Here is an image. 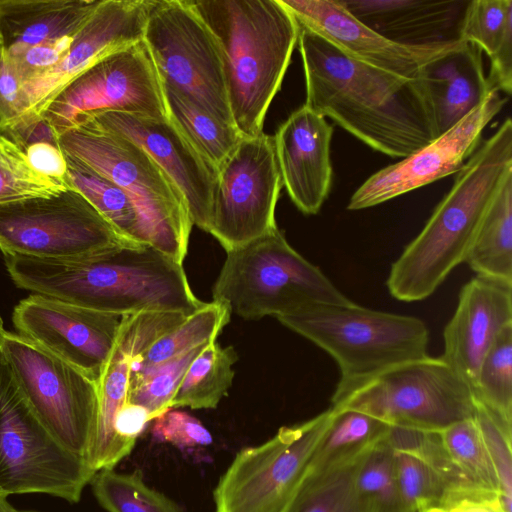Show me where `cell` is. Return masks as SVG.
I'll list each match as a JSON object with an SVG mask.
<instances>
[{"instance_id": "obj_31", "label": "cell", "mask_w": 512, "mask_h": 512, "mask_svg": "<svg viewBox=\"0 0 512 512\" xmlns=\"http://www.w3.org/2000/svg\"><path fill=\"white\" fill-rule=\"evenodd\" d=\"M66 160L65 183L81 193L122 237L150 246L147 229L131 196L87 166Z\"/></svg>"}, {"instance_id": "obj_17", "label": "cell", "mask_w": 512, "mask_h": 512, "mask_svg": "<svg viewBox=\"0 0 512 512\" xmlns=\"http://www.w3.org/2000/svg\"><path fill=\"white\" fill-rule=\"evenodd\" d=\"M149 9V0H101L73 36L65 58L22 84L24 113L20 124L12 130L41 120L59 92L89 67L141 42Z\"/></svg>"}, {"instance_id": "obj_51", "label": "cell", "mask_w": 512, "mask_h": 512, "mask_svg": "<svg viewBox=\"0 0 512 512\" xmlns=\"http://www.w3.org/2000/svg\"><path fill=\"white\" fill-rule=\"evenodd\" d=\"M3 45H4V40H3L2 33L0 31V46H3Z\"/></svg>"}, {"instance_id": "obj_26", "label": "cell", "mask_w": 512, "mask_h": 512, "mask_svg": "<svg viewBox=\"0 0 512 512\" xmlns=\"http://www.w3.org/2000/svg\"><path fill=\"white\" fill-rule=\"evenodd\" d=\"M101 0H0V31L7 51L72 37Z\"/></svg>"}, {"instance_id": "obj_30", "label": "cell", "mask_w": 512, "mask_h": 512, "mask_svg": "<svg viewBox=\"0 0 512 512\" xmlns=\"http://www.w3.org/2000/svg\"><path fill=\"white\" fill-rule=\"evenodd\" d=\"M465 262L476 275L512 284V176L487 211Z\"/></svg>"}, {"instance_id": "obj_23", "label": "cell", "mask_w": 512, "mask_h": 512, "mask_svg": "<svg viewBox=\"0 0 512 512\" xmlns=\"http://www.w3.org/2000/svg\"><path fill=\"white\" fill-rule=\"evenodd\" d=\"M512 325V284L476 275L460 290L444 328L440 356L474 387L480 364L497 336Z\"/></svg>"}, {"instance_id": "obj_13", "label": "cell", "mask_w": 512, "mask_h": 512, "mask_svg": "<svg viewBox=\"0 0 512 512\" xmlns=\"http://www.w3.org/2000/svg\"><path fill=\"white\" fill-rule=\"evenodd\" d=\"M0 352L42 424L64 448L87 460L98 416L96 383L15 333L4 332Z\"/></svg>"}, {"instance_id": "obj_8", "label": "cell", "mask_w": 512, "mask_h": 512, "mask_svg": "<svg viewBox=\"0 0 512 512\" xmlns=\"http://www.w3.org/2000/svg\"><path fill=\"white\" fill-rule=\"evenodd\" d=\"M331 407L368 414L390 427L439 432L473 417L471 386L441 357L397 364L361 381Z\"/></svg>"}, {"instance_id": "obj_15", "label": "cell", "mask_w": 512, "mask_h": 512, "mask_svg": "<svg viewBox=\"0 0 512 512\" xmlns=\"http://www.w3.org/2000/svg\"><path fill=\"white\" fill-rule=\"evenodd\" d=\"M102 111L167 118L162 84L143 40L77 76L52 100L43 119L57 138L79 117Z\"/></svg>"}, {"instance_id": "obj_9", "label": "cell", "mask_w": 512, "mask_h": 512, "mask_svg": "<svg viewBox=\"0 0 512 512\" xmlns=\"http://www.w3.org/2000/svg\"><path fill=\"white\" fill-rule=\"evenodd\" d=\"M95 473L34 414L0 352V494L41 493L75 504Z\"/></svg>"}, {"instance_id": "obj_25", "label": "cell", "mask_w": 512, "mask_h": 512, "mask_svg": "<svg viewBox=\"0 0 512 512\" xmlns=\"http://www.w3.org/2000/svg\"><path fill=\"white\" fill-rule=\"evenodd\" d=\"M360 22L403 45L421 46L459 40L468 1L340 0Z\"/></svg>"}, {"instance_id": "obj_2", "label": "cell", "mask_w": 512, "mask_h": 512, "mask_svg": "<svg viewBox=\"0 0 512 512\" xmlns=\"http://www.w3.org/2000/svg\"><path fill=\"white\" fill-rule=\"evenodd\" d=\"M3 257L17 287L96 311L189 316L204 305L191 290L182 263L147 245H125L71 260Z\"/></svg>"}, {"instance_id": "obj_18", "label": "cell", "mask_w": 512, "mask_h": 512, "mask_svg": "<svg viewBox=\"0 0 512 512\" xmlns=\"http://www.w3.org/2000/svg\"><path fill=\"white\" fill-rule=\"evenodd\" d=\"M506 100L494 91L429 144L371 175L353 193L347 209L370 208L457 173L478 148L483 130Z\"/></svg>"}, {"instance_id": "obj_21", "label": "cell", "mask_w": 512, "mask_h": 512, "mask_svg": "<svg viewBox=\"0 0 512 512\" xmlns=\"http://www.w3.org/2000/svg\"><path fill=\"white\" fill-rule=\"evenodd\" d=\"M297 22L352 58L407 79H418L431 60L460 40L431 45H403L378 34L356 19L340 0H281Z\"/></svg>"}, {"instance_id": "obj_34", "label": "cell", "mask_w": 512, "mask_h": 512, "mask_svg": "<svg viewBox=\"0 0 512 512\" xmlns=\"http://www.w3.org/2000/svg\"><path fill=\"white\" fill-rule=\"evenodd\" d=\"M438 437L451 465L465 480L499 493L497 473L474 416L439 431Z\"/></svg>"}, {"instance_id": "obj_45", "label": "cell", "mask_w": 512, "mask_h": 512, "mask_svg": "<svg viewBox=\"0 0 512 512\" xmlns=\"http://www.w3.org/2000/svg\"><path fill=\"white\" fill-rule=\"evenodd\" d=\"M22 83L11 66L4 46H0V132L5 133L22 120Z\"/></svg>"}, {"instance_id": "obj_14", "label": "cell", "mask_w": 512, "mask_h": 512, "mask_svg": "<svg viewBox=\"0 0 512 512\" xmlns=\"http://www.w3.org/2000/svg\"><path fill=\"white\" fill-rule=\"evenodd\" d=\"M282 186L273 137H243L217 170L208 233L229 251L274 230Z\"/></svg>"}, {"instance_id": "obj_44", "label": "cell", "mask_w": 512, "mask_h": 512, "mask_svg": "<svg viewBox=\"0 0 512 512\" xmlns=\"http://www.w3.org/2000/svg\"><path fill=\"white\" fill-rule=\"evenodd\" d=\"M417 512H507L500 494L477 486L446 489Z\"/></svg>"}, {"instance_id": "obj_49", "label": "cell", "mask_w": 512, "mask_h": 512, "mask_svg": "<svg viewBox=\"0 0 512 512\" xmlns=\"http://www.w3.org/2000/svg\"><path fill=\"white\" fill-rule=\"evenodd\" d=\"M5 330H4V327H3V321H2V318L0 317V340L2 338V335L4 334Z\"/></svg>"}, {"instance_id": "obj_22", "label": "cell", "mask_w": 512, "mask_h": 512, "mask_svg": "<svg viewBox=\"0 0 512 512\" xmlns=\"http://www.w3.org/2000/svg\"><path fill=\"white\" fill-rule=\"evenodd\" d=\"M332 135L326 118L304 104L273 136L282 184L303 214H317L330 193Z\"/></svg>"}, {"instance_id": "obj_27", "label": "cell", "mask_w": 512, "mask_h": 512, "mask_svg": "<svg viewBox=\"0 0 512 512\" xmlns=\"http://www.w3.org/2000/svg\"><path fill=\"white\" fill-rule=\"evenodd\" d=\"M459 40L477 46L490 59L487 79L499 91H512V0L468 1Z\"/></svg>"}, {"instance_id": "obj_48", "label": "cell", "mask_w": 512, "mask_h": 512, "mask_svg": "<svg viewBox=\"0 0 512 512\" xmlns=\"http://www.w3.org/2000/svg\"><path fill=\"white\" fill-rule=\"evenodd\" d=\"M15 510L9 503L7 496L0 494V512H15Z\"/></svg>"}, {"instance_id": "obj_10", "label": "cell", "mask_w": 512, "mask_h": 512, "mask_svg": "<svg viewBox=\"0 0 512 512\" xmlns=\"http://www.w3.org/2000/svg\"><path fill=\"white\" fill-rule=\"evenodd\" d=\"M334 416L332 407L281 427L262 444L241 449L213 492L215 512H283L310 469Z\"/></svg>"}, {"instance_id": "obj_4", "label": "cell", "mask_w": 512, "mask_h": 512, "mask_svg": "<svg viewBox=\"0 0 512 512\" xmlns=\"http://www.w3.org/2000/svg\"><path fill=\"white\" fill-rule=\"evenodd\" d=\"M220 46L234 125L244 137L263 132L281 88L299 24L281 0H187Z\"/></svg>"}, {"instance_id": "obj_42", "label": "cell", "mask_w": 512, "mask_h": 512, "mask_svg": "<svg viewBox=\"0 0 512 512\" xmlns=\"http://www.w3.org/2000/svg\"><path fill=\"white\" fill-rule=\"evenodd\" d=\"M153 421L151 434L157 443H169L183 449L207 446L213 441L209 430L187 412L170 409Z\"/></svg>"}, {"instance_id": "obj_19", "label": "cell", "mask_w": 512, "mask_h": 512, "mask_svg": "<svg viewBox=\"0 0 512 512\" xmlns=\"http://www.w3.org/2000/svg\"><path fill=\"white\" fill-rule=\"evenodd\" d=\"M79 124L118 133L143 148L182 193L193 225L208 232L217 172L168 117L102 111L79 117L73 127Z\"/></svg>"}, {"instance_id": "obj_1", "label": "cell", "mask_w": 512, "mask_h": 512, "mask_svg": "<svg viewBox=\"0 0 512 512\" xmlns=\"http://www.w3.org/2000/svg\"><path fill=\"white\" fill-rule=\"evenodd\" d=\"M299 24V23H298ZM305 105L383 154L405 158L437 138L417 79L350 57L299 24Z\"/></svg>"}, {"instance_id": "obj_36", "label": "cell", "mask_w": 512, "mask_h": 512, "mask_svg": "<svg viewBox=\"0 0 512 512\" xmlns=\"http://www.w3.org/2000/svg\"><path fill=\"white\" fill-rule=\"evenodd\" d=\"M208 343L153 367L131 370L127 402L144 407L152 420L172 409L186 371Z\"/></svg>"}, {"instance_id": "obj_46", "label": "cell", "mask_w": 512, "mask_h": 512, "mask_svg": "<svg viewBox=\"0 0 512 512\" xmlns=\"http://www.w3.org/2000/svg\"><path fill=\"white\" fill-rule=\"evenodd\" d=\"M31 166L40 174L65 183L67 160L57 145L41 142L25 149Z\"/></svg>"}, {"instance_id": "obj_11", "label": "cell", "mask_w": 512, "mask_h": 512, "mask_svg": "<svg viewBox=\"0 0 512 512\" xmlns=\"http://www.w3.org/2000/svg\"><path fill=\"white\" fill-rule=\"evenodd\" d=\"M143 41L161 84L234 125L220 46L187 0H152Z\"/></svg>"}, {"instance_id": "obj_16", "label": "cell", "mask_w": 512, "mask_h": 512, "mask_svg": "<svg viewBox=\"0 0 512 512\" xmlns=\"http://www.w3.org/2000/svg\"><path fill=\"white\" fill-rule=\"evenodd\" d=\"M122 316L31 294L14 308L17 334L79 370L96 385L114 349Z\"/></svg>"}, {"instance_id": "obj_29", "label": "cell", "mask_w": 512, "mask_h": 512, "mask_svg": "<svg viewBox=\"0 0 512 512\" xmlns=\"http://www.w3.org/2000/svg\"><path fill=\"white\" fill-rule=\"evenodd\" d=\"M167 117L217 172L244 137L179 91L162 84Z\"/></svg>"}, {"instance_id": "obj_28", "label": "cell", "mask_w": 512, "mask_h": 512, "mask_svg": "<svg viewBox=\"0 0 512 512\" xmlns=\"http://www.w3.org/2000/svg\"><path fill=\"white\" fill-rule=\"evenodd\" d=\"M371 448L325 465L310 466L283 512H379L356 484L360 463Z\"/></svg>"}, {"instance_id": "obj_33", "label": "cell", "mask_w": 512, "mask_h": 512, "mask_svg": "<svg viewBox=\"0 0 512 512\" xmlns=\"http://www.w3.org/2000/svg\"><path fill=\"white\" fill-rule=\"evenodd\" d=\"M231 313L226 305L212 301L188 316L182 323L158 338L132 363L140 370L166 362L201 344L216 340L229 323Z\"/></svg>"}, {"instance_id": "obj_3", "label": "cell", "mask_w": 512, "mask_h": 512, "mask_svg": "<svg viewBox=\"0 0 512 512\" xmlns=\"http://www.w3.org/2000/svg\"><path fill=\"white\" fill-rule=\"evenodd\" d=\"M449 192L391 265L389 293L402 302L432 295L466 261L480 225L512 176V121L507 117L456 173Z\"/></svg>"}, {"instance_id": "obj_5", "label": "cell", "mask_w": 512, "mask_h": 512, "mask_svg": "<svg viewBox=\"0 0 512 512\" xmlns=\"http://www.w3.org/2000/svg\"><path fill=\"white\" fill-rule=\"evenodd\" d=\"M326 351L341 377L331 399L397 364L427 356L429 333L414 316L351 305H312L276 317Z\"/></svg>"}, {"instance_id": "obj_47", "label": "cell", "mask_w": 512, "mask_h": 512, "mask_svg": "<svg viewBox=\"0 0 512 512\" xmlns=\"http://www.w3.org/2000/svg\"><path fill=\"white\" fill-rule=\"evenodd\" d=\"M150 421L151 416L144 407L127 402L116 415L114 430L119 439L135 446Z\"/></svg>"}, {"instance_id": "obj_6", "label": "cell", "mask_w": 512, "mask_h": 512, "mask_svg": "<svg viewBox=\"0 0 512 512\" xmlns=\"http://www.w3.org/2000/svg\"><path fill=\"white\" fill-rule=\"evenodd\" d=\"M212 296L244 319L278 317L312 305L354 303L292 248L278 227L226 251Z\"/></svg>"}, {"instance_id": "obj_35", "label": "cell", "mask_w": 512, "mask_h": 512, "mask_svg": "<svg viewBox=\"0 0 512 512\" xmlns=\"http://www.w3.org/2000/svg\"><path fill=\"white\" fill-rule=\"evenodd\" d=\"M98 503L108 512H182L175 502L150 488L139 472L97 471L90 481Z\"/></svg>"}, {"instance_id": "obj_50", "label": "cell", "mask_w": 512, "mask_h": 512, "mask_svg": "<svg viewBox=\"0 0 512 512\" xmlns=\"http://www.w3.org/2000/svg\"><path fill=\"white\" fill-rule=\"evenodd\" d=\"M15 512H40V511H36V510H18V509H16Z\"/></svg>"}, {"instance_id": "obj_43", "label": "cell", "mask_w": 512, "mask_h": 512, "mask_svg": "<svg viewBox=\"0 0 512 512\" xmlns=\"http://www.w3.org/2000/svg\"><path fill=\"white\" fill-rule=\"evenodd\" d=\"M72 39L73 36L63 37L16 51L6 50L9 62L21 83L34 79L58 65L68 54Z\"/></svg>"}, {"instance_id": "obj_20", "label": "cell", "mask_w": 512, "mask_h": 512, "mask_svg": "<svg viewBox=\"0 0 512 512\" xmlns=\"http://www.w3.org/2000/svg\"><path fill=\"white\" fill-rule=\"evenodd\" d=\"M187 317L182 312L157 311L122 316L114 349L97 384V424L87 455L95 472L114 469L134 448L119 439L114 430L116 415L127 403L133 361Z\"/></svg>"}, {"instance_id": "obj_12", "label": "cell", "mask_w": 512, "mask_h": 512, "mask_svg": "<svg viewBox=\"0 0 512 512\" xmlns=\"http://www.w3.org/2000/svg\"><path fill=\"white\" fill-rule=\"evenodd\" d=\"M69 187V186H68ZM125 245L122 237L77 190L0 205L3 254L71 260Z\"/></svg>"}, {"instance_id": "obj_38", "label": "cell", "mask_w": 512, "mask_h": 512, "mask_svg": "<svg viewBox=\"0 0 512 512\" xmlns=\"http://www.w3.org/2000/svg\"><path fill=\"white\" fill-rule=\"evenodd\" d=\"M333 409V419L311 466L325 465L359 454L374 446L386 435L390 427L357 410Z\"/></svg>"}, {"instance_id": "obj_24", "label": "cell", "mask_w": 512, "mask_h": 512, "mask_svg": "<svg viewBox=\"0 0 512 512\" xmlns=\"http://www.w3.org/2000/svg\"><path fill=\"white\" fill-rule=\"evenodd\" d=\"M482 53L477 46L460 41L421 69L417 80L437 137L497 91L485 75Z\"/></svg>"}, {"instance_id": "obj_39", "label": "cell", "mask_w": 512, "mask_h": 512, "mask_svg": "<svg viewBox=\"0 0 512 512\" xmlns=\"http://www.w3.org/2000/svg\"><path fill=\"white\" fill-rule=\"evenodd\" d=\"M68 185L38 173L25 150L0 132V205L59 194Z\"/></svg>"}, {"instance_id": "obj_40", "label": "cell", "mask_w": 512, "mask_h": 512, "mask_svg": "<svg viewBox=\"0 0 512 512\" xmlns=\"http://www.w3.org/2000/svg\"><path fill=\"white\" fill-rule=\"evenodd\" d=\"M356 484L360 493L368 498L379 512H405L388 432L362 459L356 475Z\"/></svg>"}, {"instance_id": "obj_7", "label": "cell", "mask_w": 512, "mask_h": 512, "mask_svg": "<svg viewBox=\"0 0 512 512\" xmlns=\"http://www.w3.org/2000/svg\"><path fill=\"white\" fill-rule=\"evenodd\" d=\"M66 158L122 188L134 200L150 246L183 263L193 222L185 199L153 158L132 140L79 124L56 138Z\"/></svg>"}, {"instance_id": "obj_32", "label": "cell", "mask_w": 512, "mask_h": 512, "mask_svg": "<svg viewBox=\"0 0 512 512\" xmlns=\"http://www.w3.org/2000/svg\"><path fill=\"white\" fill-rule=\"evenodd\" d=\"M238 360L232 346L222 347L216 340L208 343L186 371L172 401V409L216 408L232 386Z\"/></svg>"}, {"instance_id": "obj_41", "label": "cell", "mask_w": 512, "mask_h": 512, "mask_svg": "<svg viewBox=\"0 0 512 512\" xmlns=\"http://www.w3.org/2000/svg\"><path fill=\"white\" fill-rule=\"evenodd\" d=\"M474 417L483 433L497 473L502 504L507 512H511L512 426L505 424L476 399Z\"/></svg>"}, {"instance_id": "obj_37", "label": "cell", "mask_w": 512, "mask_h": 512, "mask_svg": "<svg viewBox=\"0 0 512 512\" xmlns=\"http://www.w3.org/2000/svg\"><path fill=\"white\" fill-rule=\"evenodd\" d=\"M472 391L479 403L512 426V325L502 330L485 354Z\"/></svg>"}]
</instances>
